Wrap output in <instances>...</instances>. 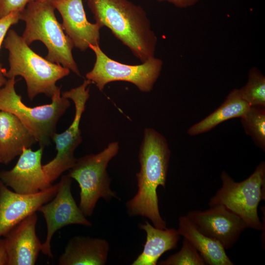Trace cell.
Masks as SVG:
<instances>
[{"label": "cell", "mask_w": 265, "mask_h": 265, "mask_svg": "<svg viewBox=\"0 0 265 265\" xmlns=\"http://www.w3.org/2000/svg\"><path fill=\"white\" fill-rule=\"evenodd\" d=\"M96 60L93 67L86 74V78L94 83L100 91L114 81L130 82L142 92H149L160 75L162 61L155 57L138 65L119 62L109 57L99 45H90Z\"/></svg>", "instance_id": "cell-8"}, {"label": "cell", "mask_w": 265, "mask_h": 265, "mask_svg": "<svg viewBox=\"0 0 265 265\" xmlns=\"http://www.w3.org/2000/svg\"><path fill=\"white\" fill-rule=\"evenodd\" d=\"M177 231L196 249L210 265H233L234 263L228 257L225 249L217 240L200 232L186 215L179 218Z\"/></svg>", "instance_id": "cell-18"}, {"label": "cell", "mask_w": 265, "mask_h": 265, "mask_svg": "<svg viewBox=\"0 0 265 265\" xmlns=\"http://www.w3.org/2000/svg\"><path fill=\"white\" fill-rule=\"evenodd\" d=\"M250 107L249 104L241 97L239 90L234 89L218 108L190 127L187 133L190 136L198 135L210 131L226 120L241 118Z\"/></svg>", "instance_id": "cell-20"}, {"label": "cell", "mask_w": 265, "mask_h": 265, "mask_svg": "<svg viewBox=\"0 0 265 265\" xmlns=\"http://www.w3.org/2000/svg\"><path fill=\"white\" fill-rule=\"evenodd\" d=\"M170 157L166 138L155 129L145 128L138 154L137 191L126 203L129 216L147 217L161 229H166V225L159 213L157 189L159 186L165 187Z\"/></svg>", "instance_id": "cell-1"}, {"label": "cell", "mask_w": 265, "mask_h": 265, "mask_svg": "<svg viewBox=\"0 0 265 265\" xmlns=\"http://www.w3.org/2000/svg\"><path fill=\"white\" fill-rule=\"evenodd\" d=\"M245 132L255 145L265 151V107L250 106L241 118Z\"/></svg>", "instance_id": "cell-21"}, {"label": "cell", "mask_w": 265, "mask_h": 265, "mask_svg": "<svg viewBox=\"0 0 265 265\" xmlns=\"http://www.w3.org/2000/svg\"><path fill=\"white\" fill-rule=\"evenodd\" d=\"M59 182L31 194L12 191L0 180V238L56 195Z\"/></svg>", "instance_id": "cell-12"}, {"label": "cell", "mask_w": 265, "mask_h": 265, "mask_svg": "<svg viewBox=\"0 0 265 265\" xmlns=\"http://www.w3.org/2000/svg\"><path fill=\"white\" fill-rule=\"evenodd\" d=\"M160 265H204L206 263L196 249L184 238L181 249L159 263Z\"/></svg>", "instance_id": "cell-23"}, {"label": "cell", "mask_w": 265, "mask_h": 265, "mask_svg": "<svg viewBox=\"0 0 265 265\" xmlns=\"http://www.w3.org/2000/svg\"><path fill=\"white\" fill-rule=\"evenodd\" d=\"M109 249L105 239L76 236L69 239L59 259L60 265H104Z\"/></svg>", "instance_id": "cell-17"}, {"label": "cell", "mask_w": 265, "mask_h": 265, "mask_svg": "<svg viewBox=\"0 0 265 265\" xmlns=\"http://www.w3.org/2000/svg\"><path fill=\"white\" fill-rule=\"evenodd\" d=\"M37 143L36 138L15 115L0 110V163L7 164L24 148Z\"/></svg>", "instance_id": "cell-16"}, {"label": "cell", "mask_w": 265, "mask_h": 265, "mask_svg": "<svg viewBox=\"0 0 265 265\" xmlns=\"http://www.w3.org/2000/svg\"><path fill=\"white\" fill-rule=\"evenodd\" d=\"M44 148H24L15 166L0 172V180L14 191L23 194L38 192L50 187L41 163Z\"/></svg>", "instance_id": "cell-13"}, {"label": "cell", "mask_w": 265, "mask_h": 265, "mask_svg": "<svg viewBox=\"0 0 265 265\" xmlns=\"http://www.w3.org/2000/svg\"><path fill=\"white\" fill-rule=\"evenodd\" d=\"M222 185L209 205H221L239 216L248 228L263 229L258 214L260 202L265 199V162L261 161L246 179L237 182L225 171L220 176Z\"/></svg>", "instance_id": "cell-6"}, {"label": "cell", "mask_w": 265, "mask_h": 265, "mask_svg": "<svg viewBox=\"0 0 265 265\" xmlns=\"http://www.w3.org/2000/svg\"><path fill=\"white\" fill-rule=\"evenodd\" d=\"M59 184V188L54 197L38 210L43 213L47 227L46 238L42 243L41 251L50 257H53L51 242L57 230L71 224L92 226L91 222L77 206L72 194V178L68 174L63 175Z\"/></svg>", "instance_id": "cell-10"}, {"label": "cell", "mask_w": 265, "mask_h": 265, "mask_svg": "<svg viewBox=\"0 0 265 265\" xmlns=\"http://www.w3.org/2000/svg\"><path fill=\"white\" fill-rule=\"evenodd\" d=\"M55 9L51 1L33 0L29 2L20 13V19L26 24L22 37L29 46L35 41L42 42L48 50L47 60L60 64L80 77L72 54L74 44L57 21Z\"/></svg>", "instance_id": "cell-4"}, {"label": "cell", "mask_w": 265, "mask_h": 265, "mask_svg": "<svg viewBox=\"0 0 265 265\" xmlns=\"http://www.w3.org/2000/svg\"><path fill=\"white\" fill-rule=\"evenodd\" d=\"M20 13L19 11L13 12L0 18V48L10 27L20 20Z\"/></svg>", "instance_id": "cell-25"}, {"label": "cell", "mask_w": 265, "mask_h": 265, "mask_svg": "<svg viewBox=\"0 0 265 265\" xmlns=\"http://www.w3.org/2000/svg\"><path fill=\"white\" fill-rule=\"evenodd\" d=\"M3 45L9 53V68L5 76L8 79L23 77L30 100L40 94L51 98L59 87L56 82L70 73L69 69L35 53L13 29L8 31Z\"/></svg>", "instance_id": "cell-3"}, {"label": "cell", "mask_w": 265, "mask_h": 265, "mask_svg": "<svg viewBox=\"0 0 265 265\" xmlns=\"http://www.w3.org/2000/svg\"><path fill=\"white\" fill-rule=\"evenodd\" d=\"M186 216L200 232L218 241L225 249L231 248L248 228L239 216L221 205L189 211Z\"/></svg>", "instance_id": "cell-11"}, {"label": "cell", "mask_w": 265, "mask_h": 265, "mask_svg": "<svg viewBox=\"0 0 265 265\" xmlns=\"http://www.w3.org/2000/svg\"><path fill=\"white\" fill-rule=\"evenodd\" d=\"M96 23L106 26L141 63L155 57L157 37L144 9L129 0H86Z\"/></svg>", "instance_id": "cell-2"}, {"label": "cell", "mask_w": 265, "mask_h": 265, "mask_svg": "<svg viewBox=\"0 0 265 265\" xmlns=\"http://www.w3.org/2000/svg\"><path fill=\"white\" fill-rule=\"evenodd\" d=\"M139 228L145 231L146 240L142 252L132 265H156L164 253L177 247L180 239L177 230L157 228L147 221L140 224Z\"/></svg>", "instance_id": "cell-19"}, {"label": "cell", "mask_w": 265, "mask_h": 265, "mask_svg": "<svg viewBox=\"0 0 265 265\" xmlns=\"http://www.w3.org/2000/svg\"><path fill=\"white\" fill-rule=\"evenodd\" d=\"M16 81L15 78L8 79L3 87L0 88V110L18 117L32 133L40 147L44 148L50 144L57 122L71 103L61 94L59 86L51 97L50 104L29 107L16 92Z\"/></svg>", "instance_id": "cell-5"}, {"label": "cell", "mask_w": 265, "mask_h": 265, "mask_svg": "<svg viewBox=\"0 0 265 265\" xmlns=\"http://www.w3.org/2000/svg\"><path fill=\"white\" fill-rule=\"evenodd\" d=\"M159 1H167L175 6L184 8L194 5L201 0H157Z\"/></svg>", "instance_id": "cell-26"}, {"label": "cell", "mask_w": 265, "mask_h": 265, "mask_svg": "<svg viewBox=\"0 0 265 265\" xmlns=\"http://www.w3.org/2000/svg\"><path fill=\"white\" fill-rule=\"evenodd\" d=\"M119 143L114 141L97 154H90L77 159L69 169L68 175L75 180L80 187L79 208L86 216H91L99 199L109 202L118 198L110 187L111 179L106 168L109 161L118 153Z\"/></svg>", "instance_id": "cell-7"}, {"label": "cell", "mask_w": 265, "mask_h": 265, "mask_svg": "<svg viewBox=\"0 0 265 265\" xmlns=\"http://www.w3.org/2000/svg\"><path fill=\"white\" fill-rule=\"evenodd\" d=\"M91 83L86 79L80 86L61 94L74 102L75 113L70 126L63 132H55L53 135L52 140L55 143L56 155L53 159L43 165L47 180L52 184L64 172L71 168L77 160L75 151L82 142L80 124L90 96L89 86Z\"/></svg>", "instance_id": "cell-9"}, {"label": "cell", "mask_w": 265, "mask_h": 265, "mask_svg": "<svg viewBox=\"0 0 265 265\" xmlns=\"http://www.w3.org/2000/svg\"><path fill=\"white\" fill-rule=\"evenodd\" d=\"M52 2L62 17V28L74 47L84 52L90 45H99L101 27L87 20L82 0H58Z\"/></svg>", "instance_id": "cell-14"}, {"label": "cell", "mask_w": 265, "mask_h": 265, "mask_svg": "<svg viewBox=\"0 0 265 265\" xmlns=\"http://www.w3.org/2000/svg\"><path fill=\"white\" fill-rule=\"evenodd\" d=\"M37 0V1H51V2H53V1H56V0Z\"/></svg>", "instance_id": "cell-29"}, {"label": "cell", "mask_w": 265, "mask_h": 265, "mask_svg": "<svg viewBox=\"0 0 265 265\" xmlns=\"http://www.w3.org/2000/svg\"><path fill=\"white\" fill-rule=\"evenodd\" d=\"M8 255L4 238H0V265H7Z\"/></svg>", "instance_id": "cell-27"}, {"label": "cell", "mask_w": 265, "mask_h": 265, "mask_svg": "<svg viewBox=\"0 0 265 265\" xmlns=\"http://www.w3.org/2000/svg\"><path fill=\"white\" fill-rule=\"evenodd\" d=\"M238 90L250 106L265 107V78L257 68L250 70L246 84Z\"/></svg>", "instance_id": "cell-22"}, {"label": "cell", "mask_w": 265, "mask_h": 265, "mask_svg": "<svg viewBox=\"0 0 265 265\" xmlns=\"http://www.w3.org/2000/svg\"><path fill=\"white\" fill-rule=\"evenodd\" d=\"M33 0H0V18L10 13L21 12Z\"/></svg>", "instance_id": "cell-24"}, {"label": "cell", "mask_w": 265, "mask_h": 265, "mask_svg": "<svg viewBox=\"0 0 265 265\" xmlns=\"http://www.w3.org/2000/svg\"><path fill=\"white\" fill-rule=\"evenodd\" d=\"M37 216L33 213L14 227L4 237L7 265H34L42 243L36 234Z\"/></svg>", "instance_id": "cell-15"}, {"label": "cell", "mask_w": 265, "mask_h": 265, "mask_svg": "<svg viewBox=\"0 0 265 265\" xmlns=\"http://www.w3.org/2000/svg\"><path fill=\"white\" fill-rule=\"evenodd\" d=\"M6 71V69L0 65V88L4 85L7 81L5 76Z\"/></svg>", "instance_id": "cell-28"}]
</instances>
